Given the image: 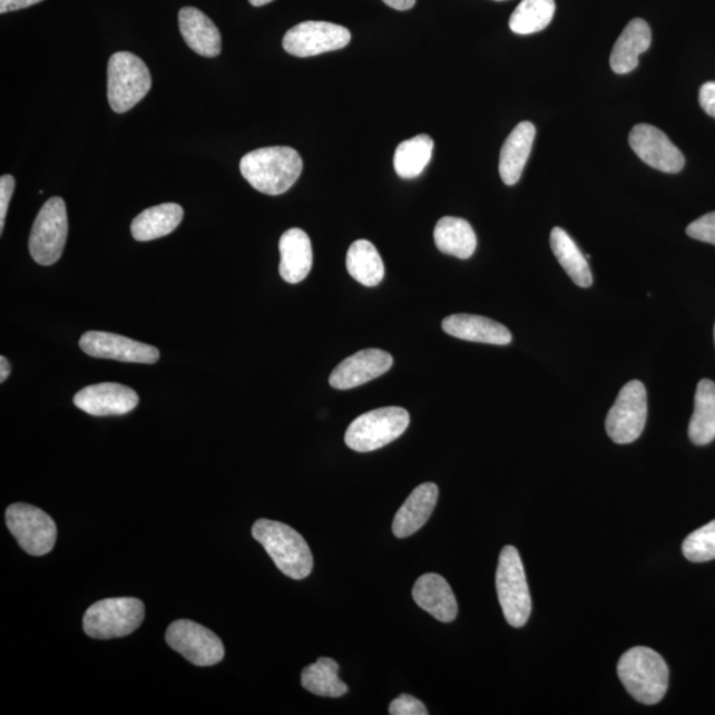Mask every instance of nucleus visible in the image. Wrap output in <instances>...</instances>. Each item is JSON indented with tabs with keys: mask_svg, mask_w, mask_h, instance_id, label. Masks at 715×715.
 I'll return each mask as SVG.
<instances>
[{
	"mask_svg": "<svg viewBox=\"0 0 715 715\" xmlns=\"http://www.w3.org/2000/svg\"><path fill=\"white\" fill-rule=\"evenodd\" d=\"M304 163L290 146L263 147L245 154L241 172L245 180L265 195H282L296 184Z\"/></svg>",
	"mask_w": 715,
	"mask_h": 715,
	"instance_id": "f257e3e1",
	"label": "nucleus"
},
{
	"mask_svg": "<svg viewBox=\"0 0 715 715\" xmlns=\"http://www.w3.org/2000/svg\"><path fill=\"white\" fill-rule=\"evenodd\" d=\"M252 536L286 577L294 580L310 577L314 565L310 545L291 526L262 518L252 526Z\"/></svg>",
	"mask_w": 715,
	"mask_h": 715,
	"instance_id": "f03ea898",
	"label": "nucleus"
},
{
	"mask_svg": "<svg viewBox=\"0 0 715 715\" xmlns=\"http://www.w3.org/2000/svg\"><path fill=\"white\" fill-rule=\"evenodd\" d=\"M618 675L630 696L644 705L660 703L668 690V665L647 647L627 650L618 664Z\"/></svg>",
	"mask_w": 715,
	"mask_h": 715,
	"instance_id": "7ed1b4c3",
	"label": "nucleus"
},
{
	"mask_svg": "<svg viewBox=\"0 0 715 715\" xmlns=\"http://www.w3.org/2000/svg\"><path fill=\"white\" fill-rule=\"evenodd\" d=\"M496 588L505 619L511 627L521 628L531 614V596L520 552L505 546L496 574Z\"/></svg>",
	"mask_w": 715,
	"mask_h": 715,
	"instance_id": "20e7f679",
	"label": "nucleus"
},
{
	"mask_svg": "<svg viewBox=\"0 0 715 715\" xmlns=\"http://www.w3.org/2000/svg\"><path fill=\"white\" fill-rule=\"evenodd\" d=\"M145 619L144 603L136 598H111L95 603L84 615V630L92 639L129 636Z\"/></svg>",
	"mask_w": 715,
	"mask_h": 715,
	"instance_id": "39448f33",
	"label": "nucleus"
},
{
	"mask_svg": "<svg viewBox=\"0 0 715 715\" xmlns=\"http://www.w3.org/2000/svg\"><path fill=\"white\" fill-rule=\"evenodd\" d=\"M409 425L410 413L401 407L370 411L349 425L346 445L356 452H373L401 438Z\"/></svg>",
	"mask_w": 715,
	"mask_h": 715,
	"instance_id": "423d86ee",
	"label": "nucleus"
},
{
	"mask_svg": "<svg viewBox=\"0 0 715 715\" xmlns=\"http://www.w3.org/2000/svg\"><path fill=\"white\" fill-rule=\"evenodd\" d=\"M151 75L143 59L117 52L108 62V101L116 114H126L149 94Z\"/></svg>",
	"mask_w": 715,
	"mask_h": 715,
	"instance_id": "0eeeda50",
	"label": "nucleus"
},
{
	"mask_svg": "<svg viewBox=\"0 0 715 715\" xmlns=\"http://www.w3.org/2000/svg\"><path fill=\"white\" fill-rule=\"evenodd\" d=\"M68 237V215L66 202L53 196L48 199L35 219L30 235V254L40 265L59 262Z\"/></svg>",
	"mask_w": 715,
	"mask_h": 715,
	"instance_id": "6e6552de",
	"label": "nucleus"
},
{
	"mask_svg": "<svg viewBox=\"0 0 715 715\" xmlns=\"http://www.w3.org/2000/svg\"><path fill=\"white\" fill-rule=\"evenodd\" d=\"M647 390L639 381L624 385L606 419L609 439L616 444H630L641 437L647 423Z\"/></svg>",
	"mask_w": 715,
	"mask_h": 715,
	"instance_id": "1a4fd4ad",
	"label": "nucleus"
},
{
	"mask_svg": "<svg viewBox=\"0 0 715 715\" xmlns=\"http://www.w3.org/2000/svg\"><path fill=\"white\" fill-rule=\"evenodd\" d=\"M11 535L27 554L35 557L51 552L58 538V528L43 510L28 503H13L6 511Z\"/></svg>",
	"mask_w": 715,
	"mask_h": 715,
	"instance_id": "9d476101",
	"label": "nucleus"
},
{
	"mask_svg": "<svg viewBox=\"0 0 715 715\" xmlns=\"http://www.w3.org/2000/svg\"><path fill=\"white\" fill-rule=\"evenodd\" d=\"M168 647L196 667H213L224 657V645L213 630L192 620H177L167 628Z\"/></svg>",
	"mask_w": 715,
	"mask_h": 715,
	"instance_id": "9b49d317",
	"label": "nucleus"
},
{
	"mask_svg": "<svg viewBox=\"0 0 715 715\" xmlns=\"http://www.w3.org/2000/svg\"><path fill=\"white\" fill-rule=\"evenodd\" d=\"M352 33L346 27L327 22H304L291 28L285 33L283 47L296 58H312L325 52L345 48Z\"/></svg>",
	"mask_w": 715,
	"mask_h": 715,
	"instance_id": "f8f14e48",
	"label": "nucleus"
},
{
	"mask_svg": "<svg viewBox=\"0 0 715 715\" xmlns=\"http://www.w3.org/2000/svg\"><path fill=\"white\" fill-rule=\"evenodd\" d=\"M628 141L636 156L645 165L654 167L658 172L677 174L685 166L684 154L656 126L636 125L629 133Z\"/></svg>",
	"mask_w": 715,
	"mask_h": 715,
	"instance_id": "ddd939ff",
	"label": "nucleus"
},
{
	"mask_svg": "<svg viewBox=\"0 0 715 715\" xmlns=\"http://www.w3.org/2000/svg\"><path fill=\"white\" fill-rule=\"evenodd\" d=\"M84 353L119 362L153 364L159 360V350L146 343L107 332H88L80 339Z\"/></svg>",
	"mask_w": 715,
	"mask_h": 715,
	"instance_id": "4468645a",
	"label": "nucleus"
},
{
	"mask_svg": "<svg viewBox=\"0 0 715 715\" xmlns=\"http://www.w3.org/2000/svg\"><path fill=\"white\" fill-rule=\"evenodd\" d=\"M77 409L92 417L125 415L139 403L137 392L119 383H98L80 390L74 398Z\"/></svg>",
	"mask_w": 715,
	"mask_h": 715,
	"instance_id": "2eb2a0df",
	"label": "nucleus"
},
{
	"mask_svg": "<svg viewBox=\"0 0 715 715\" xmlns=\"http://www.w3.org/2000/svg\"><path fill=\"white\" fill-rule=\"evenodd\" d=\"M392 356L380 349H366L346 358L331 375V385L335 390H352L376 380L391 369Z\"/></svg>",
	"mask_w": 715,
	"mask_h": 715,
	"instance_id": "dca6fc26",
	"label": "nucleus"
},
{
	"mask_svg": "<svg viewBox=\"0 0 715 715\" xmlns=\"http://www.w3.org/2000/svg\"><path fill=\"white\" fill-rule=\"evenodd\" d=\"M413 600L425 613L441 623H451L458 616V601L448 581L439 574H425L417 580Z\"/></svg>",
	"mask_w": 715,
	"mask_h": 715,
	"instance_id": "f3484780",
	"label": "nucleus"
},
{
	"mask_svg": "<svg viewBox=\"0 0 715 715\" xmlns=\"http://www.w3.org/2000/svg\"><path fill=\"white\" fill-rule=\"evenodd\" d=\"M438 497L437 483L425 482L415 488L402 508L398 510L394 522H392V531L395 537L403 539L422 529L437 507Z\"/></svg>",
	"mask_w": 715,
	"mask_h": 715,
	"instance_id": "a211bd4d",
	"label": "nucleus"
},
{
	"mask_svg": "<svg viewBox=\"0 0 715 715\" xmlns=\"http://www.w3.org/2000/svg\"><path fill=\"white\" fill-rule=\"evenodd\" d=\"M280 275L290 284H298L310 275L313 249L310 236L300 228L287 229L280 238Z\"/></svg>",
	"mask_w": 715,
	"mask_h": 715,
	"instance_id": "6ab92c4d",
	"label": "nucleus"
},
{
	"mask_svg": "<svg viewBox=\"0 0 715 715\" xmlns=\"http://www.w3.org/2000/svg\"><path fill=\"white\" fill-rule=\"evenodd\" d=\"M179 30L186 45L205 58H216L222 52L219 30L206 13L195 7H184L178 16Z\"/></svg>",
	"mask_w": 715,
	"mask_h": 715,
	"instance_id": "aec40b11",
	"label": "nucleus"
},
{
	"mask_svg": "<svg viewBox=\"0 0 715 715\" xmlns=\"http://www.w3.org/2000/svg\"><path fill=\"white\" fill-rule=\"evenodd\" d=\"M443 331L454 339L505 346L511 342L507 327L474 314H452L443 321Z\"/></svg>",
	"mask_w": 715,
	"mask_h": 715,
	"instance_id": "412c9836",
	"label": "nucleus"
},
{
	"mask_svg": "<svg viewBox=\"0 0 715 715\" xmlns=\"http://www.w3.org/2000/svg\"><path fill=\"white\" fill-rule=\"evenodd\" d=\"M652 43L650 27L644 19L630 20L618 41H616L609 65L618 75L635 71L639 66V56L647 52Z\"/></svg>",
	"mask_w": 715,
	"mask_h": 715,
	"instance_id": "4be33fe9",
	"label": "nucleus"
},
{
	"mask_svg": "<svg viewBox=\"0 0 715 715\" xmlns=\"http://www.w3.org/2000/svg\"><path fill=\"white\" fill-rule=\"evenodd\" d=\"M536 139V126L518 124L505 141L500 156V175L505 185L515 186L521 179Z\"/></svg>",
	"mask_w": 715,
	"mask_h": 715,
	"instance_id": "5701e85b",
	"label": "nucleus"
},
{
	"mask_svg": "<svg viewBox=\"0 0 715 715\" xmlns=\"http://www.w3.org/2000/svg\"><path fill=\"white\" fill-rule=\"evenodd\" d=\"M184 208L175 203L145 209L131 223V235L137 242H151L174 233L184 219Z\"/></svg>",
	"mask_w": 715,
	"mask_h": 715,
	"instance_id": "b1692460",
	"label": "nucleus"
},
{
	"mask_svg": "<svg viewBox=\"0 0 715 715\" xmlns=\"http://www.w3.org/2000/svg\"><path fill=\"white\" fill-rule=\"evenodd\" d=\"M433 237L440 252L461 261L471 257L477 247V237L471 224L460 217H441L434 227Z\"/></svg>",
	"mask_w": 715,
	"mask_h": 715,
	"instance_id": "393cba45",
	"label": "nucleus"
},
{
	"mask_svg": "<svg viewBox=\"0 0 715 715\" xmlns=\"http://www.w3.org/2000/svg\"><path fill=\"white\" fill-rule=\"evenodd\" d=\"M550 245L558 263L575 284L580 287L592 285V273L586 256L564 228H552Z\"/></svg>",
	"mask_w": 715,
	"mask_h": 715,
	"instance_id": "a878e982",
	"label": "nucleus"
},
{
	"mask_svg": "<svg viewBox=\"0 0 715 715\" xmlns=\"http://www.w3.org/2000/svg\"><path fill=\"white\" fill-rule=\"evenodd\" d=\"M689 438L696 445L711 444L715 439V383L711 380H703L697 385Z\"/></svg>",
	"mask_w": 715,
	"mask_h": 715,
	"instance_id": "bb28decb",
	"label": "nucleus"
},
{
	"mask_svg": "<svg viewBox=\"0 0 715 715\" xmlns=\"http://www.w3.org/2000/svg\"><path fill=\"white\" fill-rule=\"evenodd\" d=\"M346 266L358 283L366 286H376L384 277V264L380 252L369 241H356L350 245Z\"/></svg>",
	"mask_w": 715,
	"mask_h": 715,
	"instance_id": "cd10ccee",
	"label": "nucleus"
},
{
	"mask_svg": "<svg viewBox=\"0 0 715 715\" xmlns=\"http://www.w3.org/2000/svg\"><path fill=\"white\" fill-rule=\"evenodd\" d=\"M339 664L333 658L320 657L317 663L307 665L301 675L304 689L315 696L340 698L345 696L349 688L339 677Z\"/></svg>",
	"mask_w": 715,
	"mask_h": 715,
	"instance_id": "c85d7f7f",
	"label": "nucleus"
},
{
	"mask_svg": "<svg viewBox=\"0 0 715 715\" xmlns=\"http://www.w3.org/2000/svg\"><path fill=\"white\" fill-rule=\"evenodd\" d=\"M433 145V139L427 135H420L399 144L394 156V167L399 177L403 179L418 178L430 164Z\"/></svg>",
	"mask_w": 715,
	"mask_h": 715,
	"instance_id": "c756f323",
	"label": "nucleus"
},
{
	"mask_svg": "<svg viewBox=\"0 0 715 715\" xmlns=\"http://www.w3.org/2000/svg\"><path fill=\"white\" fill-rule=\"evenodd\" d=\"M556 13L554 0H522L510 17V30L517 35L543 31Z\"/></svg>",
	"mask_w": 715,
	"mask_h": 715,
	"instance_id": "7c9ffc66",
	"label": "nucleus"
},
{
	"mask_svg": "<svg viewBox=\"0 0 715 715\" xmlns=\"http://www.w3.org/2000/svg\"><path fill=\"white\" fill-rule=\"evenodd\" d=\"M683 552L685 558L694 564L709 562L715 559V520L686 537Z\"/></svg>",
	"mask_w": 715,
	"mask_h": 715,
	"instance_id": "2f4dec72",
	"label": "nucleus"
},
{
	"mask_svg": "<svg viewBox=\"0 0 715 715\" xmlns=\"http://www.w3.org/2000/svg\"><path fill=\"white\" fill-rule=\"evenodd\" d=\"M686 234L698 242L715 245V212L698 217L686 228Z\"/></svg>",
	"mask_w": 715,
	"mask_h": 715,
	"instance_id": "473e14b6",
	"label": "nucleus"
},
{
	"mask_svg": "<svg viewBox=\"0 0 715 715\" xmlns=\"http://www.w3.org/2000/svg\"><path fill=\"white\" fill-rule=\"evenodd\" d=\"M389 712L391 715H427L429 714V711H427V707L422 703V701L410 696V694H402V696H399L398 698L392 701Z\"/></svg>",
	"mask_w": 715,
	"mask_h": 715,
	"instance_id": "72a5a7b5",
	"label": "nucleus"
},
{
	"mask_svg": "<svg viewBox=\"0 0 715 715\" xmlns=\"http://www.w3.org/2000/svg\"><path fill=\"white\" fill-rule=\"evenodd\" d=\"M13 190H16V179L12 175H2L0 178V234L3 233L7 212H9L10 200Z\"/></svg>",
	"mask_w": 715,
	"mask_h": 715,
	"instance_id": "f704fd0d",
	"label": "nucleus"
},
{
	"mask_svg": "<svg viewBox=\"0 0 715 715\" xmlns=\"http://www.w3.org/2000/svg\"><path fill=\"white\" fill-rule=\"evenodd\" d=\"M699 105L707 116L715 118V81L706 82L701 87Z\"/></svg>",
	"mask_w": 715,
	"mask_h": 715,
	"instance_id": "c9c22d12",
	"label": "nucleus"
},
{
	"mask_svg": "<svg viewBox=\"0 0 715 715\" xmlns=\"http://www.w3.org/2000/svg\"><path fill=\"white\" fill-rule=\"evenodd\" d=\"M43 2V0H0V13L19 11Z\"/></svg>",
	"mask_w": 715,
	"mask_h": 715,
	"instance_id": "e433bc0d",
	"label": "nucleus"
},
{
	"mask_svg": "<svg viewBox=\"0 0 715 715\" xmlns=\"http://www.w3.org/2000/svg\"><path fill=\"white\" fill-rule=\"evenodd\" d=\"M383 2L391 7V9L407 11L411 10L412 7L415 6L417 0H383Z\"/></svg>",
	"mask_w": 715,
	"mask_h": 715,
	"instance_id": "4c0bfd02",
	"label": "nucleus"
},
{
	"mask_svg": "<svg viewBox=\"0 0 715 715\" xmlns=\"http://www.w3.org/2000/svg\"><path fill=\"white\" fill-rule=\"evenodd\" d=\"M11 374V364L6 356H0V382L4 383Z\"/></svg>",
	"mask_w": 715,
	"mask_h": 715,
	"instance_id": "58836bf2",
	"label": "nucleus"
},
{
	"mask_svg": "<svg viewBox=\"0 0 715 715\" xmlns=\"http://www.w3.org/2000/svg\"><path fill=\"white\" fill-rule=\"evenodd\" d=\"M273 2V0H249V3L255 7H262Z\"/></svg>",
	"mask_w": 715,
	"mask_h": 715,
	"instance_id": "ea45409f",
	"label": "nucleus"
},
{
	"mask_svg": "<svg viewBox=\"0 0 715 715\" xmlns=\"http://www.w3.org/2000/svg\"><path fill=\"white\" fill-rule=\"evenodd\" d=\"M714 342H715V326H714Z\"/></svg>",
	"mask_w": 715,
	"mask_h": 715,
	"instance_id": "a19ab883",
	"label": "nucleus"
},
{
	"mask_svg": "<svg viewBox=\"0 0 715 715\" xmlns=\"http://www.w3.org/2000/svg\"><path fill=\"white\" fill-rule=\"evenodd\" d=\"M497 2H503V0H497Z\"/></svg>",
	"mask_w": 715,
	"mask_h": 715,
	"instance_id": "79ce46f5",
	"label": "nucleus"
}]
</instances>
